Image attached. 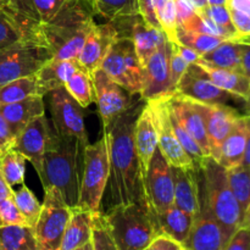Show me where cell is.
<instances>
[{
    "mask_svg": "<svg viewBox=\"0 0 250 250\" xmlns=\"http://www.w3.org/2000/svg\"><path fill=\"white\" fill-rule=\"evenodd\" d=\"M146 100L141 98L104 127L110 163V199L112 207L146 200L144 171L137 153L134 127Z\"/></svg>",
    "mask_w": 250,
    "mask_h": 250,
    "instance_id": "cell-1",
    "label": "cell"
},
{
    "mask_svg": "<svg viewBox=\"0 0 250 250\" xmlns=\"http://www.w3.org/2000/svg\"><path fill=\"white\" fill-rule=\"evenodd\" d=\"M94 15L90 0H68L50 21L42 24V38L51 59H78L95 23Z\"/></svg>",
    "mask_w": 250,
    "mask_h": 250,
    "instance_id": "cell-2",
    "label": "cell"
},
{
    "mask_svg": "<svg viewBox=\"0 0 250 250\" xmlns=\"http://www.w3.org/2000/svg\"><path fill=\"white\" fill-rule=\"evenodd\" d=\"M80 156L83 158L80 143L75 137L60 136L50 128L44 154V185L58 188L63 200L71 208L77 207L80 193Z\"/></svg>",
    "mask_w": 250,
    "mask_h": 250,
    "instance_id": "cell-3",
    "label": "cell"
},
{
    "mask_svg": "<svg viewBox=\"0 0 250 250\" xmlns=\"http://www.w3.org/2000/svg\"><path fill=\"white\" fill-rule=\"evenodd\" d=\"M105 216L117 250H146L154 237L160 233L156 212L148 200L114 205Z\"/></svg>",
    "mask_w": 250,
    "mask_h": 250,
    "instance_id": "cell-4",
    "label": "cell"
},
{
    "mask_svg": "<svg viewBox=\"0 0 250 250\" xmlns=\"http://www.w3.org/2000/svg\"><path fill=\"white\" fill-rule=\"evenodd\" d=\"M199 175L208 202L227 244L232 234L241 226L243 219L241 207L229 185L227 168L211 156H204L199 163Z\"/></svg>",
    "mask_w": 250,
    "mask_h": 250,
    "instance_id": "cell-5",
    "label": "cell"
},
{
    "mask_svg": "<svg viewBox=\"0 0 250 250\" xmlns=\"http://www.w3.org/2000/svg\"><path fill=\"white\" fill-rule=\"evenodd\" d=\"M110 163L104 133L94 144H88L83 150L80 193L77 207L89 211H100L105 188L109 182Z\"/></svg>",
    "mask_w": 250,
    "mask_h": 250,
    "instance_id": "cell-6",
    "label": "cell"
},
{
    "mask_svg": "<svg viewBox=\"0 0 250 250\" xmlns=\"http://www.w3.org/2000/svg\"><path fill=\"white\" fill-rule=\"evenodd\" d=\"M100 68L129 93L141 95L144 84V67L139 61L131 38L117 37L110 46Z\"/></svg>",
    "mask_w": 250,
    "mask_h": 250,
    "instance_id": "cell-7",
    "label": "cell"
},
{
    "mask_svg": "<svg viewBox=\"0 0 250 250\" xmlns=\"http://www.w3.org/2000/svg\"><path fill=\"white\" fill-rule=\"evenodd\" d=\"M41 214L33 226L39 250H59L72 208L63 200L58 188L48 186L44 189Z\"/></svg>",
    "mask_w": 250,
    "mask_h": 250,
    "instance_id": "cell-8",
    "label": "cell"
},
{
    "mask_svg": "<svg viewBox=\"0 0 250 250\" xmlns=\"http://www.w3.org/2000/svg\"><path fill=\"white\" fill-rule=\"evenodd\" d=\"M53 58L44 44L24 41L0 49V87L24 76L34 75Z\"/></svg>",
    "mask_w": 250,
    "mask_h": 250,
    "instance_id": "cell-9",
    "label": "cell"
},
{
    "mask_svg": "<svg viewBox=\"0 0 250 250\" xmlns=\"http://www.w3.org/2000/svg\"><path fill=\"white\" fill-rule=\"evenodd\" d=\"M46 95L55 132L60 136L75 137L83 153L89 144L84 127V107L71 97L63 85L50 90Z\"/></svg>",
    "mask_w": 250,
    "mask_h": 250,
    "instance_id": "cell-10",
    "label": "cell"
},
{
    "mask_svg": "<svg viewBox=\"0 0 250 250\" xmlns=\"http://www.w3.org/2000/svg\"><path fill=\"white\" fill-rule=\"evenodd\" d=\"M186 250H225L224 233L210 208L199 175V209L193 216L189 234L183 243Z\"/></svg>",
    "mask_w": 250,
    "mask_h": 250,
    "instance_id": "cell-11",
    "label": "cell"
},
{
    "mask_svg": "<svg viewBox=\"0 0 250 250\" xmlns=\"http://www.w3.org/2000/svg\"><path fill=\"white\" fill-rule=\"evenodd\" d=\"M144 188L146 200L156 212H163L173 205L175 188L172 165L164 156L159 146L144 175Z\"/></svg>",
    "mask_w": 250,
    "mask_h": 250,
    "instance_id": "cell-12",
    "label": "cell"
},
{
    "mask_svg": "<svg viewBox=\"0 0 250 250\" xmlns=\"http://www.w3.org/2000/svg\"><path fill=\"white\" fill-rule=\"evenodd\" d=\"M90 76L95 92V102L99 109L103 127H105L136 102H133L132 93L115 82L100 67L90 73Z\"/></svg>",
    "mask_w": 250,
    "mask_h": 250,
    "instance_id": "cell-13",
    "label": "cell"
},
{
    "mask_svg": "<svg viewBox=\"0 0 250 250\" xmlns=\"http://www.w3.org/2000/svg\"><path fill=\"white\" fill-rule=\"evenodd\" d=\"M117 37H128L133 41L137 55L142 65H146L151 54L161 43L168 39L160 28L149 24L141 14L112 20Z\"/></svg>",
    "mask_w": 250,
    "mask_h": 250,
    "instance_id": "cell-14",
    "label": "cell"
},
{
    "mask_svg": "<svg viewBox=\"0 0 250 250\" xmlns=\"http://www.w3.org/2000/svg\"><path fill=\"white\" fill-rule=\"evenodd\" d=\"M172 44V42L166 39L156 48L143 66L144 84L141 98L146 102L171 97L170 56Z\"/></svg>",
    "mask_w": 250,
    "mask_h": 250,
    "instance_id": "cell-15",
    "label": "cell"
},
{
    "mask_svg": "<svg viewBox=\"0 0 250 250\" xmlns=\"http://www.w3.org/2000/svg\"><path fill=\"white\" fill-rule=\"evenodd\" d=\"M175 94L208 104H226L233 98H237L217 87L198 63L188 65L187 70L176 85Z\"/></svg>",
    "mask_w": 250,
    "mask_h": 250,
    "instance_id": "cell-16",
    "label": "cell"
},
{
    "mask_svg": "<svg viewBox=\"0 0 250 250\" xmlns=\"http://www.w3.org/2000/svg\"><path fill=\"white\" fill-rule=\"evenodd\" d=\"M50 124L45 115L38 116L29 122L26 128L17 136L14 148L21 153L27 160L31 161L34 170L41 178L42 185H44V154L50 134Z\"/></svg>",
    "mask_w": 250,
    "mask_h": 250,
    "instance_id": "cell-17",
    "label": "cell"
},
{
    "mask_svg": "<svg viewBox=\"0 0 250 250\" xmlns=\"http://www.w3.org/2000/svg\"><path fill=\"white\" fill-rule=\"evenodd\" d=\"M204 120L205 129L210 143V156L217 159L220 148L227 134L241 114L226 104H208L192 100Z\"/></svg>",
    "mask_w": 250,
    "mask_h": 250,
    "instance_id": "cell-18",
    "label": "cell"
},
{
    "mask_svg": "<svg viewBox=\"0 0 250 250\" xmlns=\"http://www.w3.org/2000/svg\"><path fill=\"white\" fill-rule=\"evenodd\" d=\"M155 115V124L158 128V146L168 163L172 166H189L194 163L189 154L178 142L168 116V107L166 98L148 102Z\"/></svg>",
    "mask_w": 250,
    "mask_h": 250,
    "instance_id": "cell-19",
    "label": "cell"
},
{
    "mask_svg": "<svg viewBox=\"0 0 250 250\" xmlns=\"http://www.w3.org/2000/svg\"><path fill=\"white\" fill-rule=\"evenodd\" d=\"M116 38L117 31L112 22L109 21L103 24L94 23L78 56V61L82 67L89 73L99 68Z\"/></svg>",
    "mask_w": 250,
    "mask_h": 250,
    "instance_id": "cell-20",
    "label": "cell"
},
{
    "mask_svg": "<svg viewBox=\"0 0 250 250\" xmlns=\"http://www.w3.org/2000/svg\"><path fill=\"white\" fill-rule=\"evenodd\" d=\"M166 102H167L168 109L172 111L176 119L182 124L186 131L199 144L204 155L210 156L211 151H210V143L207 129H205L204 120L192 100L180 94H173L166 98Z\"/></svg>",
    "mask_w": 250,
    "mask_h": 250,
    "instance_id": "cell-21",
    "label": "cell"
},
{
    "mask_svg": "<svg viewBox=\"0 0 250 250\" xmlns=\"http://www.w3.org/2000/svg\"><path fill=\"white\" fill-rule=\"evenodd\" d=\"M173 204L194 216L199 209V164L172 166Z\"/></svg>",
    "mask_w": 250,
    "mask_h": 250,
    "instance_id": "cell-22",
    "label": "cell"
},
{
    "mask_svg": "<svg viewBox=\"0 0 250 250\" xmlns=\"http://www.w3.org/2000/svg\"><path fill=\"white\" fill-rule=\"evenodd\" d=\"M134 142L137 153L143 166L144 175L150 165L151 158L158 148V128L155 124V115L153 109L146 102L143 109L139 112L134 127Z\"/></svg>",
    "mask_w": 250,
    "mask_h": 250,
    "instance_id": "cell-23",
    "label": "cell"
},
{
    "mask_svg": "<svg viewBox=\"0 0 250 250\" xmlns=\"http://www.w3.org/2000/svg\"><path fill=\"white\" fill-rule=\"evenodd\" d=\"M43 98L42 95H31L19 102L0 104V112L9 124L15 138H17L29 122L44 115L45 105Z\"/></svg>",
    "mask_w": 250,
    "mask_h": 250,
    "instance_id": "cell-24",
    "label": "cell"
},
{
    "mask_svg": "<svg viewBox=\"0 0 250 250\" xmlns=\"http://www.w3.org/2000/svg\"><path fill=\"white\" fill-rule=\"evenodd\" d=\"M92 216L93 211L78 207L72 208L59 250H94L90 242Z\"/></svg>",
    "mask_w": 250,
    "mask_h": 250,
    "instance_id": "cell-25",
    "label": "cell"
},
{
    "mask_svg": "<svg viewBox=\"0 0 250 250\" xmlns=\"http://www.w3.org/2000/svg\"><path fill=\"white\" fill-rule=\"evenodd\" d=\"M80 68H82V65L78 59H66V60L50 59L46 61L36 72L39 95L44 97L50 90L65 85L68 78Z\"/></svg>",
    "mask_w": 250,
    "mask_h": 250,
    "instance_id": "cell-26",
    "label": "cell"
},
{
    "mask_svg": "<svg viewBox=\"0 0 250 250\" xmlns=\"http://www.w3.org/2000/svg\"><path fill=\"white\" fill-rule=\"evenodd\" d=\"M247 136H248V124L246 115H241L234 122L233 127L224 139L220 148L216 161L224 167L229 168L242 163L246 149Z\"/></svg>",
    "mask_w": 250,
    "mask_h": 250,
    "instance_id": "cell-27",
    "label": "cell"
},
{
    "mask_svg": "<svg viewBox=\"0 0 250 250\" xmlns=\"http://www.w3.org/2000/svg\"><path fill=\"white\" fill-rule=\"evenodd\" d=\"M198 65L207 72L210 80L221 89L231 93L234 97L246 102L250 92V78L239 70L215 67L204 61L199 60Z\"/></svg>",
    "mask_w": 250,
    "mask_h": 250,
    "instance_id": "cell-28",
    "label": "cell"
},
{
    "mask_svg": "<svg viewBox=\"0 0 250 250\" xmlns=\"http://www.w3.org/2000/svg\"><path fill=\"white\" fill-rule=\"evenodd\" d=\"M24 41H36L44 44L41 31L26 26L11 14L0 9V49Z\"/></svg>",
    "mask_w": 250,
    "mask_h": 250,
    "instance_id": "cell-29",
    "label": "cell"
},
{
    "mask_svg": "<svg viewBox=\"0 0 250 250\" xmlns=\"http://www.w3.org/2000/svg\"><path fill=\"white\" fill-rule=\"evenodd\" d=\"M156 221H158L160 232L166 233L183 244L189 234L193 215L183 211L182 209L173 204L163 212H156Z\"/></svg>",
    "mask_w": 250,
    "mask_h": 250,
    "instance_id": "cell-30",
    "label": "cell"
},
{
    "mask_svg": "<svg viewBox=\"0 0 250 250\" xmlns=\"http://www.w3.org/2000/svg\"><path fill=\"white\" fill-rule=\"evenodd\" d=\"M1 250H39L34 229L29 225H7L0 227Z\"/></svg>",
    "mask_w": 250,
    "mask_h": 250,
    "instance_id": "cell-31",
    "label": "cell"
},
{
    "mask_svg": "<svg viewBox=\"0 0 250 250\" xmlns=\"http://www.w3.org/2000/svg\"><path fill=\"white\" fill-rule=\"evenodd\" d=\"M200 60L215 67L241 71L242 45L239 39H226L216 48L202 55Z\"/></svg>",
    "mask_w": 250,
    "mask_h": 250,
    "instance_id": "cell-32",
    "label": "cell"
},
{
    "mask_svg": "<svg viewBox=\"0 0 250 250\" xmlns=\"http://www.w3.org/2000/svg\"><path fill=\"white\" fill-rule=\"evenodd\" d=\"M68 0H17L19 12L24 20L42 26L50 21Z\"/></svg>",
    "mask_w": 250,
    "mask_h": 250,
    "instance_id": "cell-33",
    "label": "cell"
},
{
    "mask_svg": "<svg viewBox=\"0 0 250 250\" xmlns=\"http://www.w3.org/2000/svg\"><path fill=\"white\" fill-rule=\"evenodd\" d=\"M227 180L244 215L250 202V165L238 164L227 168Z\"/></svg>",
    "mask_w": 250,
    "mask_h": 250,
    "instance_id": "cell-34",
    "label": "cell"
},
{
    "mask_svg": "<svg viewBox=\"0 0 250 250\" xmlns=\"http://www.w3.org/2000/svg\"><path fill=\"white\" fill-rule=\"evenodd\" d=\"M63 87L66 88L71 97L77 100L83 107H88L93 102H95V92L93 87L92 76L84 68L76 71Z\"/></svg>",
    "mask_w": 250,
    "mask_h": 250,
    "instance_id": "cell-35",
    "label": "cell"
},
{
    "mask_svg": "<svg viewBox=\"0 0 250 250\" xmlns=\"http://www.w3.org/2000/svg\"><path fill=\"white\" fill-rule=\"evenodd\" d=\"M31 95H39L36 73L17 78L0 87V104L19 102Z\"/></svg>",
    "mask_w": 250,
    "mask_h": 250,
    "instance_id": "cell-36",
    "label": "cell"
},
{
    "mask_svg": "<svg viewBox=\"0 0 250 250\" xmlns=\"http://www.w3.org/2000/svg\"><path fill=\"white\" fill-rule=\"evenodd\" d=\"M94 14L107 21L139 14L138 0H90Z\"/></svg>",
    "mask_w": 250,
    "mask_h": 250,
    "instance_id": "cell-37",
    "label": "cell"
},
{
    "mask_svg": "<svg viewBox=\"0 0 250 250\" xmlns=\"http://www.w3.org/2000/svg\"><path fill=\"white\" fill-rule=\"evenodd\" d=\"M27 159L15 149H10L0 156V171L11 187L24 182Z\"/></svg>",
    "mask_w": 250,
    "mask_h": 250,
    "instance_id": "cell-38",
    "label": "cell"
},
{
    "mask_svg": "<svg viewBox=\"0 0 250 250\" xmlns=\"http://www.w3.org/2000/svg\"><path fill=\"white\" fill-rule=\"evenodd\" d=\"M90 242L94 250H117L106 216L100 211L93 212Z\"/></svg>",
    "mask_w": 250,
    "mask_h": 250,
    "instance_id": "cell-39",
    "label": "cell"
},
{
    "mask_svg": "<svg viewBox=\"0 0 250 250\" xmlns=\"http://www.w3.org/2000/svg\"><path fill=\"white\" fill-rule=\"evenodd\" d=\"M177 43L187 45L189 48L194 49L197 53L200 54V56L207 54L208 51L212 50L216 48L221 42L226 41L225 38L217 36H211V34H205V33H198V32L187 31L181 27H177Z\"/></svg>",
    "mask_w": 250,
    "mask_h": 250,
    "instance_id": "cell-40",
    "label": "cell"
},
{
    "mask_svg": "<svg viewBox=\"0 0 250 250\" xmlns=\"http://www.w3.org/2000/svg\"><path fill=\"white\" fill-rule=\"evenodd\" d=\"M14 199L17 209L22 214V216L26 219L27 224L33 227L38 220L39 214H41L42 204L34 197L33 192H31L28 187L24 183H22L21 188L17 190H14Z\"/></svg>",
    "mask_w": 250,
    "mask_h": 250,
    "instance_id": "cell-41",
    "label": "cell"
},
{
    "mask_svg": "<svg viewBox=\"0 0 250 250\" xmlns=\"http://www.w3.org/2000/svg\"><path fill=\"white\" fill-rule=\"evenodd\" d=\"M155 14L160 28L168 41L177 43V12L175 0H158L155 5Z\"/></svg>",
    "mask_w": 250,
    "mask_h": 250,
    "instance_id": "cell-42",
    "label": "cell"
},
{
    "mask_svg": "<svg viewBox=\"0 0 250 250\" xmlns=\"http://www.w3.org/2000/svg\"><path fill=\"white\" fill-rule=\"evenodd\" d=\"M197 12L199 15H203V16L210 19L217 26L237 34L233 23H232L229 10L227 9L226 5H207V6L197 9Z\"/></svg>",
    "mask_w": 250,
    "mask_h": 250,
    "instance_id": "cell-43",
    "label": "cell"
},
{
    "mask_svg": "<svg viewBox=\"0 0 250 250\" xmlns=\"http://www.w3.org/2000/svg\"><path fill=\"white\" fill-rule=\"evenodd\" d=\"M7 225H28L12 198L0 202V227Z\"/></svg>",
    "mask_w": 250,
    "mask_h": 250,
    "instance_id": "cell-44",
    "label": "cell"
},
{
    "mask_svg": "<svg viewBox=\"0 0 250 250\" xmlns=\"http://www.w3.org/2000/svg\"><path fill=\"white\" fill-rule=\"evenodd\" d=\"M188 65L189 63L186 60H183L182 56L180 55V53L176 49L175 43L172 44V50H171V56H170V92L171 95L175 94V89L177 83L180 82L181 77L183 76V73L187 70Z\"/></svg>",
    "mask_w": 250,
    "mask_h": 250,
    "instance_id": "cell-45",
    "label": "cell"
},
{
    "mask_svg": "<svg viewBox=\"0 0 250 250\" xmlns=\"http://www.w3.org/2000/svg\"><path fill=\"white\" fill-rule=\"evenodd\" d=\"M225 250H250L249 227L239 226L227 242Z\"/></svg>",
    "mask_w": 250,
    "mask_h": 250,
    "instance_id": "cell-46",
    "label": "cell"
},
{
    "mask_svg": "<svg viewBox=\"0 0 250 250\" xmlns=\"http://www.w3.org/2000/svg\"><path fill=\"white\" fill-rule=\"evenodd\" d=\"M146 250H186L182 243L177 242L176 239H173L172 237L167 236L166 233H160L156 234L153 238V241L150 242V244L148 246Z\"/></svg>",
    "mask_w": 250,
    "mask_h": 250,
    "instance_id": "cell-47",
    "label": "cell"
},
{
    "mask_svg": "<svg viewBox=\"0 0 250 250\" xmlns=\"http://www.w3.org/2000/svg\"><path fill=\"white\" fill-rule=\"evenodd\" d=\"M15 141H16V138L12 134L9 124L0 112V156L14 148Z\"/></svg>",
    "mask_w": 250,
    "mask_h": 250,
    "instance_id": "cell-48",
    "label": "cell"
},
{
    "mask_svg": "<svg viewBox=\"0 0 250 250\" xmlns=\"http://www.w3.org/2000/svg\"><path fill=\"white\" fill-rule=\"evenodd\" d=\"M158 0H138V9L139 14L142 15L144 20L151 26L160 28L158 19L155 14V5ZM161 29V28H160Z\"/></svg>",
    "mask_w": 250,
    "mask_h": 250,
    "instance_id": "cell-49",
    "label": "cell"
},
{
    "mask_svg": "<svg viewBox=\"0 0 250 250\" xmlns=\"http://www.w3.org/2000/svg\"><path fill=\"white\" fill-rule=\"evenodd\" d=\"M229 15H231L232 23H233L238 38L241 39L250 37V17L244 16V15L233 11V10H229Z\"/></svg>",
    "mask_w": 250,
    "mask_h": 250,
    "instance_id": "cell-50",
    "label": "cell"
},
{
    "mask_svg": "<svg viewBox=\"0 0 250 250\" xmlns=\"http://www.w3.org/2000/svg\"><path fill=\"white\" fill-rule=\"evenodd\" d=\"M176 12H177V24L181 26L193 15L197 14V7L190 0H175Z\"/></svg>",
    "mask_w": 250,
    "mask_h": 250,
    "instance_id": "cell-51",
    "label": "cell"
},
{
    "mask_svg": "<svg viewBox=\"0 0 250 250\" xmlns=\"http://www.w3.org/2000/svg\"><path fill=\"white\" fill-rule=\"evenodd\" d=\"M0 9L4 10V11H6V12H9V14H11L12 16L16 17L20 22H22V23L26 24V26L31 27V28H34V29H38V31L42 32L41 26L33 23V22L27 21V20H24L23 17L20 15L19 7H17V0H0Z\"/></svg>",
    "mask_w": 250,
    "mask_h": 250,
    "instance_id": "cell-52",
    "label": "cell"
},
{
    "mask_svg": "<svg viewBox=\"0 0 250 250\" xmlns=\"http://www.w3.org/2000/svg\"><path fill=\"white\" fill-rule=\"evenodd\" d=\"M242 45L241 71L250 78V37L239 39Z\"/></svg>",
    "mask_w": 250,
    "mask_h": 250,
    "instance_id": "cell-53",
    "label": "cell"
},
{
    "mask_svg": "<svg viewBox=\"0 0 250 250\" xmlns=\"http://www.w3.org/2000/svg\"><path fill=\"white\" fill-rule=\"evenodd\" d=\"M176 45V49H177V51L180 53V55L182 56L183 60L187 61L188 63H197L198 61L200 60V54L197 53V51L194 50V49L189 48V46L187 45H183V44H178V43H175Z\"/></svg>",
    "mask_w": 250,
    "mask_h": 250,
    "instance_id": "cell-54",
    "label": "cell"
},
{
    "mask_svg": "<svg viewBox=\"0 0 250 250\" xmlns=\"http://www.w3.org/2000/svg\"><path fill=\"white\" fill-rule=\"evenodd\" d=\"M226 6L229 10L250 17V0H226Z\"/></svg>",
    "mask_w": 250,
    "mask_h": 250,
    "instance_id": "cell-55",
    "label": "cell"
},
{
    "mask_svg": "<svg viewBox=\"0 0 250 250\" xmlns=\"http://www.w3.org/2000/svg\"><path fill=\"white\" fill-rule=\"evenodd\" d=\"M14 197V189L11 186L6 182V180L2 176L1 171H0V202L4 199H9V198Z\"/></svg>",
    "mask_w": 250,
    "mask_h": 250,
    "instance_id": "cell-56",
    "label": "cell"
},
{
    "mask_svg": "<svg viewBox=\"0 0 250 250\" xmlns=\"http://www.w3.org/2000/svg\"><path fill=\"white\" fill-rule=\"evenodd\" d=\"M247 116V124H248V136H247V143L246 149H244V155L243 160L241 164H246V165H250V114H244Z\"/></svg>",
    "mask_w": 250,
    "mask_h": 250,
    "instance_id": "cell-57",
    "label": "cell"
},
{
    "mask_svg": "<svg viewBox=\"0 0 250 250\" xmlns=\"http://www.w3.org/2000/svg\"><path fill=\"white\" fill-rule=\"evenodd\" d=\"M241 226L249 227V229H250V202L248 204V208H247L246 212H244V215H243V219H242Z\"/></svg>",
    "mask_w": 250,
    "mask_h": 250,
    "instance_id": "cell-58",
    "label": "cell"
},
{
    "mask_svg": "<svg viewBox=\"0 0 250 250\" xmlns=\"http://www.w3.org/2000/svg\"><path fill=\"white\" fill-rule=\"evenodd\" d=\"M190 1L194 4V6L197 7V9H200V7H204L208 5L207 0H190Z\"/></svg>",
    "mask_w": 250,
    "mask_h": 250,
    "instance_id": "cell-59",
    "label": "cell"
},
{
    "mask_svg": "<svg viewBox=\"0 0 250 250\" xmlns=\"http://www.w3.org/2000/svg\"><path fill=\"white\" fill-rule=\"evenodd\" d=\"M208 5H226V0H207Z\"/></svg>",
    "mask_w": 250,
    "mask_h": 250,
    "instance_id": "cell-60",
    "label": "cell"
},
{
    "mask_svg": "<svg viewBox=\"0 0 250 250\" xmlns=\"http://www.w3.org/2000/svg\"><path fill=\"white\" fill-rule=\"evenodd\" d=\"M246 105H244V114H250V92H249V97H248V99L246 100Z\"/></svg>",
    "mask_w": 250,
    "mask_h": 250,
    "instance_id": "cell-61",
    "label": "cell"
},
{
    "mask_svg": "<svg viewBox=\"0 0 250 250\" xmlns=\"http://www.w3.org/2000/svg\"><path fill=\"white\" fill-rule=\"evenodd\" d=\"M0 250H1V248H0Z\"/></svg>",
    "mask_w": 250,
    "mask_h": 250,
    "instance_id": "cell-62",
    "label": "cell"
}]
</instances>
